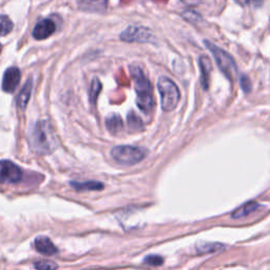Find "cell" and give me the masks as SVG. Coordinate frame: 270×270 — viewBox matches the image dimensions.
I'll return each instance as SVG.
<instances>
[{
  "mask_svg": "<svg viewBox=\"0 0 270 270\" xmlns=\"http://www.w3.org/2000/svg\"><path fill=\"white\" fill-rule=\"evenodd\" d=\"M260 208V205L255 203V202H249L244 205H242L239 207L238 209H236L231 213V218L232 219H241V218H245L247 215L256 212Z\"/></svg>",
  "mask_w": 270,
  "mask_h": 270,
  "instance_id": "9a60e30c",
  "label": "cell"
},
{
  "mask_svg": "<svg viewBox=\"0 0 270 270\" xmlns=\"http://www.w3.org/2000/svg\"><path fill=\"white\" fill-rule=\"evenodd\" d=\"M0 52H1V46H0Z\"/></svg>",
  "mask_w": 270,
  "mask_h": 270,
  "instance_id": "d4e9b609",
  "label": "cell"
},
{
  "mask_svg": "<svg viewBox=\"0 0 270 270\" xmlns=\"http://www.w3.org/2000/svg\"><path fill=\"white\" fill-rule=\"evenodd\" d=\"M238 2L242 5L259 7L263 4V0H238Z\"/></svg>",
  "mask_w": 270,
  "mask_h": 270,
  "instance_id": "cb8c5ba5",
  "label": "cell"
},
{
  "mask_svg": "<svg viewBox=\"0 0 270 270\" xmlns=\"http://www.w3.org/2000/svg\"><path fill=\"white\" fill-rule=\"evenodd\" d=\"M121 39L126 42H152L155 40L154 35L145 26L130 25L121 34Z\"/></svg>",
  "mask_w": 270,
  "mask_h": 270,
  "instance_id": "8992f818",
  "label": "cell"
},
{
  "mask_svg": "<svg viewBox=\"0 0 270 270\" xmlns=\"http://www.w3.org/2000/svg\"><path fill=\"white\" fill-rule=\"evenodd\" d=\"M56 31V25L52 19H42L35 25L33 30V36L35 39L42 40L47 39Z\"/></svg>",
  "mask_w": 270,
  "mask_h": 270,
  "instance_id": "9c48e42d",
  "label": "cell"
},
{
  "mask_svg": "<svg viewBox=\"0 0 270 270\" xmlns=\"http://www.w3.org/2000/svg\"><path fill=\"white\" fill-rule=\"evenodd\" d=\"M32 149L39 154H50L59 145L57 135L48 121L36 123L30 135Z\"/></svg>",
  "mask_w": 270,
  "mask_h": 270,
  "instance_id": "6da1fadb",
  "label": "cell"
},
{
  "mask_svg": "<svg viewBox=\"0 0 270 270\" xmlns=\"http://www.w3.org/2000/svg\"><path fill=\"white\" fill-rule=\"evenodd\" d=\"M102 91V84L98 78H94L91 84V89H90V102L91 104H95L97 101V97Z\"/></svg>",
  "mask_w": 270,
  "mask_h": 270,
  "instance_id": "ffe728a7",
  "label": "cell"
},
{
  "mask_svg": "<svg viewBox=\"0 0 270 270\" xmlns=\"http://www.w3.org/2000/svg\"><path fill=\"white\" fill-rule=\"evenodd\" d=\"M204 42L205 46L211 52L215 61H217L218 67L223 72V74L226 76L230 82H233L238 75V67L235 59H233L229 53L219 48L218 46H215L211 41L205 40Z\"/></svg>",
  "mask_w": 270,
  "mask_h": 270,
  "instance_id": "277c9868",
  "label": "cell"
},
{
  "mask_svg": "<svg viewBox=\"0 0 270 270\" xmlns=\"http://www.w3.org/2000/svg\"><path fill=\"white\" fill-rule=\"evenodd\" d=\"M157 89L163 110L166 112L174 110L181 100V93L175 83L167 76H161L157 82Z\"/></svg>",
  "mask_w": 270,
  "mask_h": 270,
  "instance_id": "3957f363",
  "label": "cell"
},
{
  "mask_svg": "<svg viewBox=\"0 0 270 270\" xmlns=\"http://www.w3.org/2000/svg\"><path fill=\"white\" fill-rule=\"evenodd\" d=\"M108 0H82L79 2L80 10L89 13H103L106 11Z\"/></svg>",
  "mask_w": 270,
  "mask_h": 270,
  "instance_id": "7c38bea8",
  "label": "cell"
},
{
  "mask_svg": "<svg viewBox=\"0 0 270 270\" xmlns=\"http://www.w3.org/2000/svg\"><path fill=\"white\" fill-rule=\"evenodd\" d=\"M34 266L37 270H56L58 268L56 263H54L53 261L49 260L37 261V262L34 263Z\"/></svg>",
  "mask_w": 270,
  "mask_h": 270,
  "instance_id": "44dd1931",
  "label": "cell"
},
{
  "mask_svg": "<svg viewBox=\"0 0 270 270\" xmlns=\"http://www.w3.org/2000/svg\"><path fill=\"white\" fill-rule=\"evenodd\" d=\"M13 21L5 15L0 16V36H6L13 30Z\"/></svg>",
  "mask_w": 270,
  "mask_h": 270,
  "instance_id": "d6986e66",
  "label": "cell"
},
{
  "mask_svg": "<svg viewBox=\"0 0 270 270\" xmlns=\"http://www.w3.org/2000/svg\"><path fill=\"white\" fill-rule=\"evenodd\" d=\"M22 179L21 169L11 160H0V183L16 184Z\"/></svg>",
  "mask_w": 270,
  "mask_h": 270,
  "instance_id": "52a82bcc",
  "label": "cell"
},
{
  "mask_svg": "<svg viewBox=\"0 0 270 270\" xmlns=\"http://www.w3.org/2000/svg\"><path fill=\"white\" fill-rule=\"evenodd\" d=\"M225 246L221 243H197L196 250L199 254H210L223 249Z\"/></svg>",
  "mask_w": 270,
  "mask_h": 270,
  "instance_id": "e0dca14e",
  "label": "cell"
},
{
  "mask_svg": "<svg viewBox=\"0 0 270 270\" xmlns=\"http://www.w3.org/2000/svg\"><path fill=\"white\" fill-rule=\"evenodd\" d=\"M201 69V84L204 90H208L210 84V73L212 71V64L208 57L201 56L199 59Z\"/></svg>",
  "mask_w": 270,
  "mask_h": 270,
  "instance_id": "8fae6325",
  "label": "cell"
},
{
  "mask_svg": "<svg viewBox=\"0 0 270 270\" xmlns=\"http://www.w3.org/2000/svg\"><path fill=\"white\" fill-rule=\"evenodd\" d=\"M130 72L135 84L136 91V104L139 109L146 114H149L154 108V100L152 94V86L149 79L143 74V72L138 66H131Z\"/></svg>",
  "mask_w": 270,
  "mask_h": 270,
  "instance_id": "7a4b0ae2",
  "label": "cell"
},
{
  "mask_svg": "<svg viewBox=\"0 0 270 270\" xmlns=\"http://www.w3.org/2000/svg\"><path fill=\"white\" fill-rule=\"evenodd\" d=\"M127 123L130 131L132 132H140L143 130V123L133 111H131L127 116Z\"/></svg>",
  "mask_w": 270,
  "mask_h": 270,
  "instance_id": "ac0fdd59",
  "label": "cell"
},
{
  "mask_svg": "<svg viewBox=\"0 0 270 270\" xmlns=\"http://www.w3.org/2000/svg\"><path fill=\"white\" fill-rule=\"evenodd\" d=\"M20 79H21V72L19 69L16 67L8 68L3 74V79H2L3 91L7 93H13L17 89L18 85H19Z\"/></svg>",
  "mask_w": 270,
  "mask_h": 270,
  "instance_id": "ba28073f",
  "label": "cell"
},
{
  "mask_svg": "<svg viewBox=\"0 0 270 270\" xmlns=\"http://www.w3.org/2000/svg\"><path fill=\"white\" fill-rule=\"evenodd\" d=\"M32 89H33V80L32 78H30L28 82L25 83V85L22 87V89L20 90V92L17 97V106L19 107L21 110H24L29 104Z\"/></svg>",
  "mask_w": 270,
  "mask_h": 270,
  "instance_id": "4fadbf2b",
  "label": "cell"
},
{
  "mask_svg": "<svg viewBox=\"0 0 270 270\" xmlns=\"http://www.w3.org/2000/svg\"><path fill=\"white\" fill-rule=\"evenodd\" d=\"M34 245H35L36 250L43 256L50 257V256L56 255L58 253L57 247L54 245L53 242L47 237L36 238L34 241Z\"/></svg>",
  "mask_w": 270,
  "mask_h": 270,
  "instance_id": "30bf717a",
  "label": "cell"
},
{
  "mask_svg": "<svg viewBox=\"0 0 270 270\" xmlns=\"http://www.w3.org/2000/svg\"><path fill=\"white\" fill-rule=\"evenodd\" d=\"M143 262H145L148 265H150V266L155 267V266L163 265L164 264V259L161 257H159V256H148L145 259V261H143Z\"/></svg>",
  "mask_w": 270,
  "mask_h": 270,
  "instance_id": "7402d4cb",
  "label": "cell"
},
{
  "mask_svg": "<svg viewBox=\"0 0 270 270\" xmlns=\"http://www.w3.org/2000/svg\"><path fill=\"white\" fill-rule=\"evenodd\" d=\"M148 151L145 148L135 146H116L111 150V155L121 165L133 166L146 158Z\"/></svg>",
  "mask_w": 270,
  "mask_h": 270,
  "instance_id": "5b68a950",
  "label": "cell"
},
{
  "mask_svg": "<svg viewBox=\"0 0 270 270\" xmlns=\"http://www.w3.org/2000/svg\"><path fill=\"white\" fill-rule=\"evenodd\" d=\"M71 186L77 191H101L104 189V184L96 181H89L85 183L71 182Z\"/></svg>",
  "mask_w": 270,
  "mask_h": 270,
  "instance_id": "2e32d148",
  "label": "cell"
},
{
  "mask_svg": "<svg viewBox=\"0 0 270 270\" xmlns=\"http://www.w3.org/2000/svg\"><path fill=\"white\" fill-rule=\"evenodd\" d=\"M106 127L111 134L118 135L124 130V123L119 114H110L106 119Z\"/></svg>",
  "mask_w": 270,
  "mask_h": 270,
  "instance_id": "5bb4252c",
  "label": "cell"
},
{
  "mask_svg": "<svg viewBox=\"0 0 270 270\" xmlns=\"http://www.w3.org/2000/svg\"><path fill=\"white\" fill-rule=\"evenodd\" d=\"M240 85L243 91L245 93H249L251 91V82L247 75H242L240 78Z\"/></svg>",
  "mask_w": 270,
  "mask_h": 270,
  "instance_id": "603a6c76",
  "label": "cell"
}]
</instances>
